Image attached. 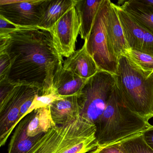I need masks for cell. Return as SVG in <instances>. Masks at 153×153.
Instances as JSON below:
<instances>
[{
	"instance_id": "6da1fadb",
	"label": "cell",
	"mask_w": 153,
	"mask_h": 153,
	"mask_svg": "<svg viewBox=\"0 0 153 153\" xmlns=\"http://www.w3.org/2000/svg\"><path fill=\"white\" fill-rule=\"evenodd\" d=\"M9 56L11 66L7 79L14 85L36 87L40 95L52 90L56 70L63 63L51 31L39 27L19 28L10 34L0 53Z\"/></svg>"
},
{
	"instance_id": "7a4b0ae2",
	"label": "cell",
	"mask_w": 153,
	"mask_h": 153,
	"mask_svg": "<svg viewBox=\"0 0 153 153\" xmlns=\"http://www.w3.org/2000/svg\"><path fill=\"white\" fill-rule=\"evenodd\" d=\"M96 127L81 116L44 133L27 153H88L98 146Z\"/></svg>"
},
{
	"instance_id": "3957f363",
	"label": "cell",
	"mask_w": 153,
	"mask_h": 153,
	"mask_svg": "<svg viewBox=\"0 0 153 153\" xmlns=\"http://www.w3.org/2000/svg\"><path fill=\"white\" fill-rule=\"evenodd\" d=\"M114 76L117 91L125 105L148 120L153 117V71L141 70L121 55Z\"/></svg>"
},
{
	"instance_id": "277c9868",
	"label": "cell",
	"mask_w": 153,
	"mask_h": 153,
	"mask_svg": "<svg viewBox=\"0 0 153 153\" xmlns=\"http://www.w3.org/2000/svg\"><path fill=\"white\" fill-rule=\"evenodd\" d=\"M95 125L98 146L119 142L142 132L151 125L148 120L125 105L116 86L103 113Z\"/></svg>"
},
{
	"instance_id": "5b68a950",
	"label": "cell",
	"mask_w": 153,
	"mask_h": 153,
	"mask_svg": "<svg viewBox=\"0 0 153 153\" xmlns=\"http://www.w3.org/2000/svg\"><path fill=\"white\" fill-rule=\"evenodd\" d=\"M110 1V0H103L91 32L85 42L88 52L99 70L115 75L118 58L110 43L105 27V17Z\"/></svg>"
},
{
	"instance_id": "8992f818",
	"label": "cell",
	"mask_w": 153,
	"mask_h": 153,
	"mask_svg": "<svg viewBox=\"0 0 153 153\" xmlns=\"http://www.w3.org/2000/svg\"><path fill=\"white\" fill-rule=\"evenodd\" d=\"M115 86L114 76L106 71H99L88 79L81 90L84 102L80 116L95 124L103 113Z\"/></svg>"
},
{
	"instance_id": "52a82bcc",
	"label": "cell",
	"mask_w": 153,
	"mask_h": 153,
	"mask_svg": "<svg viewBox=\"0 0 153 153\" xmlns=\"http://www.w3.org/2000/svg\"><path fill=\"white\" fill-rule=\"evenodd\" d=\"M40 90L36 87L16 85L10 93L0 102V146H5L12 131L19 123L20 107L26 99Z\"/></svg>"
},
{
	"instance_id": "ba28073f",
	"label": "cell",
	"mask_w": 153,
	"mask_h": 153,
	"mask_svg": "<svg viewBox=\"0 0 153 153\" xmlns=\"http://www.w3.org/2000/svg\"><path fill=\"white\" fill-rule=\"evenodd\" d=\"M45 0H0V16L19 28L38 27Z\"/></svg>"
},
{
	"instance_id": "9c48e42d",
	"label": "cell",
	"mask_w": 153,
	"mask_h": 153,
	"mask_svg": "<svg viewBox=\"0 0 153 153\" xmlns=\"http://www.w3.org/2000/svg\"><path fill=\"white\" fill-rule=\"evenodd\" d=\"M80 27L79 18L74 6L49 30L55 46L62 57L68 58L76 51Z\"/></svg>"
},
{
	"instance_id": "30bf717a",
	"label": "cell",
	"mask_w": 153,
	"mask_h": 153,
	"mask_svg": "<svg viewBox=\"0 0 153 153\" xmlns=\"http://www.w3.org/2000/svg\"><path fill=\"white\" fill-rule=\"evenodd\" d=\"M126 41L130 49L153 56V33L131 18L116 5Z\"/></svg>"
},
{
	"instance_id": "8fae6325",
	"label": "cell",
	"mask_w": 153,
	"mask_h": 153,
	"mask_svg": "<svg viewBox=\"0 0 153 153\" xmlns=\"http://www.w3.org/2000/svg\"><path fill=\"white\" fill-rule=\"evenodd\" d=\"M84 102L82 93L62 97L50 105L53 120L56 125H63L76 120L80 116Z\"/></svg>"
},
{
	"instance_id": "7c38bea8",
	"label": "cell",
	"mask_w": 153,
	"mask_h": 153,
	"mask_svg": "<svg viewBox=\"0 0 153 153\" xmlns=\"http://www.w3.org/2000/svg\"><path fill=\"white\" fill-rule=\"evenodd\" d=\"M63 67L66 70L85 79L90 78L101 71L88 52L85 42L82 48L75 51L65 60Z\"/></svg>"
},
{
	"instance_id": "4fadbf2b",
	"label": "cell",
	"mask_w": 153,
	"mask_h": 153,
	"mask_svg": "<svg viewBox=\"0 0 153 153\" xmlns=\"http://www.w3.org/2000/svg\"><path fill=\"white\" fill-rule=\"evenodd\" d=\"M105 27L111 45L119 59L130 49L117 13L116 5L110 1L105 17Z\"/></svg>"
},
{
	"instance_id": "5bb4252c",
	"label": "cell",
	"mask_w": 153,
	"mask_h": 153,
	"mask_svg": "<svg viewBox=\"0 0 153 153\" xmlns=\"http://www.w3.org/2000/svg\"><path fill=\"white\" fill-rule=\"evenodd\" d=\"M87 80L66 70L62 63L54 74L52 90L60 97L78 94L81 93Z\"/></svg>"
},
{
	"instance_id": "9a60e30c",
	"label": "cell",
	"mask_w": 153,
	"mask_h": 153,
	"mask_svg": "<svg viewBox=\"0 0 153 153\" xmlns=\"http://www.w3.org/2000/svg\"><path fill=\"white\" fill-rule=\"evenodd\" d=\"M76 0H45L42 15L38 27L50 30L69 10Z\"/></svg>"
},
{
	"instance_id": "2e32d148",
	"label": "cell",
	"mask_w": 153,
	"mask_h": 153,
	"mask_svg": "<svg viewBox=\"0 0 153 153\" xmlns=\"http://www.w3.org/2000/svg\"><path fill=\"white\" fill-rule=\"evenodd\" d=\"M103 0H76L74 7L80 22L79 34L84 41L88 37Z\"/></svg>"
},
{
	"instance_id": "e0dca14e",
	"label": "cell",
	"mask_w": 153,
	"mask_h": 153,
	"mask_svg": "<svg viewBox=\"0 0 153 153\" xmlns=\"http://www.w3.org/2000/svg\"><path fill=\"white\" fill-rule=\"evenodd\" d=\"M137 23L153 33V6L145 0L123 1L120 6Z\"/></svg>"
},
{
	"instance_id": "ac0fdd59",
	"label": "cell",
	"mask_w": 153,
	"mask_h": 153,
	"mask_svg": "<svg viewBox=\"0 0 153 153\" xmlns=\"http://www.w3.org/2000/svg\"><path fill=\"white\" fill-rule=\"evenodd\" d=\"M56 125L51 114L50 105L34 110V114L27 127L28 137H33L47 132Z\"/></svg>"
},
{
	"instance_id": "d6986e66",
	"label": "cell",
	"mask_w": 153,
	"mask_h": 153,
	"mask_svg": "<svg viewBox=\"0 0 153 153\" xmlns=\"http://www.w3.org/2000/svg\"><path fill=\"white\" fill-rule=\"evenodd\" d=\"M125 153H153L148 146L141 132L130 136L120 141Z\"/></svg>"
},
{
	"instance_id": "ffe728a7",
	"label": "cell",
	"mask_w": 153,
	"mask_h": 153,
	"mask_svg": "<svg viewBox=\"0 0 153 153\" xmlns=\"http://www.w3.org/2000/svg\"><path fill=\"white\" fill-rule=\"evenodd\" d=\"M124 56L136 67L145 72L153 71V56L129 49Z\"/></svg>"
},
{
	"instance_id": "44dd1931",
	"label": "cell",
	"mask_w": 153,
	"mask_h": 153,
	"mask_svg": "<svg viewBox=\"0 0 153 153\" xmlns=\"http://www.w3.org/2000/svg\"><path fill=\"white\" fill-rule=\"evenodd\" d=\"M61 97H60L58 96L53 91L51 94H48L42 95H37L34 100L31 108L27 113L26 116L35 110L50 105L53 101L57 99H59Z\"/></svg>"
},
{
	"instance_id": "7402d4cb",
	"label": "cell",
	"mask_w": 153,
	"mask_h": 153,
	"mask_svg": "<svg viewBox=\"0 0 153 153\" xmlns=\"http://www.w3.org/2000/svg\"><path fill=\"white\" fill-rule=\"evenodd\" d=\"M11 66L9 55L5 52L0 53V81L7 79Z\"/></svg>"
},
{
	"instance_id": "603a6c76",
	"label": "cell",
	"mask_w": 153,
	"mask_h": 153,
	"mask_svg": "<svg viewBox=\"0 0 153 153\" xmlns=\"http://www.w3.org/2000/svg\"><path fill=\"white\" fill-rule=\"evenodd\" d=\"M89 153H125L120 141L109 145L98 146L95 150Z\"/></svg>"
},
{
	"instance_id": "cb8c5ba5",
	"label": "cell",
	"mask_w": 153,
	"mask_h": 153,
	"mask_svg": "<svg viewBox=\"0 0 153 153\" xmlns=\"http://www.w3.org/2000/svg\"><path fill=\"white\" fill-rule=\"evenodd\" d=\"M19 28L0 16V36L8 35Z\"/></svg>"
},
{
	"instance_id": "d4e9b609",
	"label": "cell",
	"mask_w": 153,
	"mask_h": 153,
	"mask_svg": "<svg viewBox=\"0 0 153 153\" xmlns=\"http://www.w3.org/2000/svg\"><path fill=\"white\" fill-rule=\"evenodd\" d=\"M15 86L7 79L0 81V102L6 98Z\"/></svg>"
},
{
	"instance_id": "484cf974",
	"label": "cell",
	"mask_w": 153,
	"mask_h": 153,
	"mask_svg": "<svg viewBox=\"0 0 153 153\" xmlns=\"http://www.w3.org/2000/svg\"><path fill=\"white\" fill-rule=\"evenodd\" d=\"M143 138L148 146L153 150V126L150 125L142 132Z\"/></svg>"
},
{
	"instance_id": "4316f807",
	"label": "cell",
	"mask_w": 153,
	"mask_h": 153,
	"mask_svg": "<svg viewBox=\"0 0 153 153\" xmlns=\"http://www.w3.org/2000/svg\"></svg>"
}]
</instances>
